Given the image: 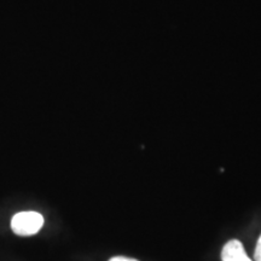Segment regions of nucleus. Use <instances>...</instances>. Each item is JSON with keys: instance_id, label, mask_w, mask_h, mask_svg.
I'll return each mask as SVG.
<instances>
[{"instance_id": "nucleus-1", "label": "nucleus", "mask_w": 261, "mask_h": 261, "mask_svg": "<svg viewBox=\"0 0 261 261\" xmlns=\"http://www.w3.org/2000/svg\"><path fill=\"white\" fill-rule=\"evenodd\" d=\"M44 226V217L38 212H19L11 220L12 231L18 236H33Z\"/></svg>"}, {"instance_id": "nucleus-2", "label": "nucleus", "mask_w": 261, "mask_h": 261, "mask_svg": "<svg viewBox=\"0 0 261 261\" xmlns=\"http://www.w3.org/2000/svg\"><path fill=\"white\" fill-rule=\"evenodd\" d=\"M223 261H252L247 255L243 244L238 240H231L225 244L221 250Z\"/></svg>"}, {"instance_id": "nucleus-3", "label": "nucleus", "mask_w": 261, "mask_h": 261, "mask_svg": "<svg viewBox=\"0 0 261 261\" xmlns=\"http://www.w3.org/2000/svg\"><path fill=\"white\" fill-rule=\"evenodd\" d=\"M254 261H261V234L257 240L255 250H254Z\"/></svg>"}, {"instance_id": "nucleus-4", "label": "nucleus", "mask_w": 261, "mask_h": 261, "mask_svg": "<svg viewBox=\"0 0 261 261\" xmlns=\"http://www.w3.org/2000/svg\"><path fill=\"white\" fill-rule=\"evenodd\" d=\"M109 261H139V260L132 259V257H127V256H114Z\"/></svg>"}]
</instances>
